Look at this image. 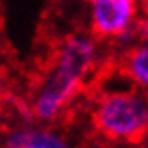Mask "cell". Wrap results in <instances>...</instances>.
<instances>
[{"label": "cell", "instance_id": "5", "mask_svg": "<svg viewBox=\"0 0 148 148\" xmlns=\"http://www.w3.org/2000/svg\"><path fill=\"white\" fill-rule=\"evenodd\" d=\"M123 71L136 88L148 93V43L129 50L123 62Z\"/></svg>", "mask_w": 148, "mask_h": 148}, {"label": "cell", "instance_id": "7", "mask_svg": "<svg viewBox=\"0 0 148 148\" xmlns=\"http://www.w3.org/2000/svg\"><path fill=\"white\" fill-rule=\"evenodd\" d=\"M141 148H148V141H146V143H145V145H143Z\"/></svg>", "mask_w": 148, "mask_h": 148}, {"label": "cell", "instance_id": "4", "mask_svg": "<svg viewBox=\"0 0 148 148\" xmlns=\"http://www.w3.org/2000/svg\"><path fill=\"white\" fill-rule=\"evenodd\" d=\"M4 148H71L59 130L47 125H18L9 129L2 141Z\"/></svg>", "mask_w": 148, "mask_h": 148}, {"label": "cell", "instance_id": "2", "mask_svg": "<svg viewBox=\"0 0 148 148\" xmlns=\"http://www.w3.org/2000/svg\"><path fill=\"white\" fill-rule=\"evenodd\" d=\"M97 130L112 141H139L148 132V97L137 89L107 91L93 107Z\"/></svg>", "mask_w": 148, "mask_h": 148}, {"label": "cell", "instance_id": "1", "mask_svg": "<svg viewBox=\"0 0 148 148\" xmlns=\"http://www.w3.org/2000/svg\"><path fill=\"white\" fill-rule=\"evenodd\" d=\"M98 62V45L88 34H71L57 47L50 66L34 89L30 109L39 121L52 123L79 95Z\"/></svg>", "mask_w": 148, "mask_h": 148}, {"label": "cell", "instance_id": "3", "mask_svg": "<svg viewBox=\"0 0 148 148\" xmlns=\"http://www.w3.org/2000/svg\"><path fill=\"white\" fill-rule=\"evenodd\" d=\"M91 29L98 38L118 39L137 27V0H89Z\"/></svg>", "mask_w": 148, "mask_h": 148}, {"label": "cell", "instance_id": "6", "mask_svg": "<svg viewBox=\"0 0 148 148\" xmlns=\"http://www.w3.org/2000/svg\"><path fill=\"white\" fill-rule=\"evenodd\" d=\"M136 32L139 34L145 41H148V20H145V22H141V23H137Z\"/></svg>", "mask_w": 148, "mask_h": 148}, {"label": "cell", "instance_id": "8", "mask_svg": "<svg viewBox=\"0 0 148 148\" xmlns=\"http://www.w3.org/2000/svg\"><path fill=\"white\" fill-rule=\"evenodd\" d=\"M0 27H2V20H0Z\"/></svg>", "mask_w": 148, "mask_h": 148}]
</instances>
